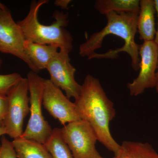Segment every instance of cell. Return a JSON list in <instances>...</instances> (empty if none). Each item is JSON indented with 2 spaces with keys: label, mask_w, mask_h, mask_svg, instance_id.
Wrapping results in <instances>:
<instances>
[{
  "label": "cell",
  "mask_w": 158,
  "mask_h": 158,
  "mask_svg": "<svg viewBox=\"0 0 158 158\" xmlns=\"http://www.w3.org/2000/svg\"><path fill=\"white\" fill-rule=\"evenodd\" d=\"M138 13L116 12L105 15L107 23L100 31L90 35L79 47V55L93 59H116L119 53L126 52L131 59L133 69L140 68V45L135 41Z\"/></svg>",
  "instance_id": "obj_1"
},
{
  "label": "cell",
  "mask_w": 158,
  "mask_h": 158,
  "mask_svg": "<svg viewBox=\"0 0 158 158\" xmlns=\"http://www.w3.org/2000/svg\"><path fill=\"white\" fill-rule=\"evenodd\" d=\"M74 103L81 119L89 123L98 141L116 156L120 144L113 138L110 127V122L116 116V110L99 79L90 74L86 76Z\"/></svg>",
  "instance_id": "obj_2"
},
{
  "label": "cell",
  "mask_w": 158,
  "mask_h": 158,
  "mask_svg": "<svg viewBox=\"0 0 158 158\" xmlns=\"http://www.w3.org/2000/svg\"><path fill=\"white\" fill-rule=\"evenodd\" d=\"M48 2V0L32 1L28 14L18 24L26 40L39 44L55 46L59 51L69 53L73 48V38L65 29L69 22L68 14L55 11L53 17L56 20L50 25L43 24L38 19L40 9Z\"/></svg>",
  "instance_id": "obj_3"
},
{
  "label": "cell",
  "mask_w": 158,
  "mask_h": 158,
  "mask_svg": "<svg viewBox=\"0 0 158 158\" xmlns=\"http://www.w3.org/2000/svg\"><path fill=\"white\" fill-rule=\"evenodd\" d=\"M30 93L28 123L21 137L44 144L51 135L52 129L42 114V105L45 79L31 71L27 76Z\"/></svg>",
  "instance_id": "obj_4"
},
{
  "label": "cell",
  "mask_w": 158,
  "mask_h": 158,
  "mask_svg": "<svg viewBox=\"0 0 158 158\" xmlns=\"http://www.w3.org/2000/svg\"><path fill=\"white\" fill-rule=\"evenodd\" d=\"M29 85L27 78L18 82L7 94L8 107L4 127L13 139L22 135L24 121L30 112Z\"/></svg>",
  "instance_id": "obj_5"
},
{
  "label": "cell",
  "mask_w": 158,
  "mask_h": 158,
  "mask_svg": "<svg viewBox=\"0 0 158 158\" xmlns=\"http://www.w3.org/2000/svg\"><path fill=\"white\" fill-rule=\"evenodd\" d=\"M62 138L73 158H105L96 148L97 136L87 122H73L61 128Z\"/></svg>",
  "instance_id": "obj_6"
},
{
  "label": "cell",
  "mask_w": 158,
  "mask_h": 158,
  "mask_svg": "<svg viewBox=\"0 0 158 158\" xmlns=\"http://www.w3.org/2000/svg\"><path fill=\"white\" fill-rule=\"evenodd\" d=\"M25 40L23 31L13 19L10 10L0 2V52L17 57L26 63L31 71L37 73L25 52Z\"/></svg>",
  "instance_id": "obj_7"
},
{
  "label": "cell",
  "mask_w": 158,
  "mask_h": 158,
  "mask_svg": "<svg viewBox=\"0 0 158 158\" xmlns=\"http://www.w3.org/2000/svg\"><path fill=\"white\" fill-rule=\"evenodd\" d=\"M140 72L138 77L127 84L130 95L137 96L146 89L156 87L158 63V48L154 41H144L140 45Z\"/></svg>",
  "instance_id": "obj_8"
},
{
  "label": "cell",
  "mask_w": 158,
  "mask_h": 158,
  "mask_svg": "<svg viewBox=\"0 0 158 158\" xmlns=\"http://www.w3.org/2000/svg\"><path fill=\"white\" fill-rule=\"evenodd\" d=\"M47 70L50 75V80L55 86L64 90L68 98H78L81 85H79L75 78L76 69L71 64L69 53L58 51L50 61Z\"/></svg>",
  "instance_id": "obj_9"
},
{
  "label": "cell",
  "mask_w": 158,
  "mask_h": 158,
  "mask_svg": "<svg viewBox=\"0 0 158 158\" xmlns=\"http://www.w3.org/2000/svg\"><path fill=\"white\" fill-rule=\"evenodd\" d=\"M42 104L51 116L63 126L81 119L74 103L71 102L50 79L44 80Z\"/></svg>",
  "instance_id": "obj_10"
},
{
  "label": "cell",
  "mask_w": 158,
  "mask_h": 158,
  "mask_svg": "<svg viewBox=\"0 0 158 158\" xmlns=\"http://www.w3.org/2000/svg\"><path fill=\"white\" fill-rule=\"evenodd\" d=\"M139 7L137 19V30L139 34V39L144 41H153L156 32L154 0H141Z\"/></svg>",
  "instance_id": "obj_11"
},
{
  "label": "cell",
  "mask_w": 158,
  "mask_h": 158,
  "mask_svg": "<svg viewBox=\"0 0 158 158\" xmlns=\"http://www.w3.org/2000/svg\"><path fill=\"white\" fill-rule=\"evenodd\" d=\"M24 48L37 73L40 71L46 69L50 61L58 52V48L55 46L41 44L26 40Z\"/></svg>",
  "instance_id": "obj_12"
},
{
  "label": "cell",
  "mask_w": 158,
  "mask_h": 158,
  "mask_svg": "<svg viewBox=\"0 0 158 158\" xmlns=\"http://www.w3.org/2000/svg\"><path fill=\"white\" fill-rule=\"evenodd\" d=\"M17 158H52L44 144L20 137L12 141Z\"/></svg>",
  "instance_id": "obj_13"
},
{
  "label": "cell",
  "mask_w": 158,
  "mask_h": 158,
  "mask_svg": "<svg viewBox=\"0 0 158 158\" xmlns=\"http://www.w3.org/2000/svg\"><path fill=\"white\" fill-rule=\"evenodd\" d=\"M117 158H158V153L149 143L125 141L120 144Z\"/></svg>",
  "instance_id": "obj_14"
},
{
  "label": "cell",
  "mask_w": 158,
  "mask_h": 158,
  "mask_svg": "<svg viewBox=\"0 0 158 158\" xmlns=\"http://www.w3.org/2000/svg\"><path fill=\"white\" fill-rule=\"evenodd\" d=\"M139 0H97L94 9L100 14L106 15L109 12H129L139 13Z\"/></svg>",
  "instance_id": "obj_15"
},
{
  "label": "cell",
  "mask_w": 158,
  "mask_h": 158,
  "mask_svg": "<svg viewBox=\"0 0 158 158\" xmlns=\"http://www.w3.org/2000/svg\"><path fill=\"white\" fill-rule=\"evenodd\" d=\"M52 158H73L71 152L62 138L61 128H55L44 144Z\"/></svg>",
  "instance_id": "obj_16"
},
{
  "label": "cell",
  "mask_w": 158,
  "mask_h": 158,
  "mask_svg": "<svg viewBox=\"0 0 158 158\" xmlns=\"http://www.w3.org/2000/svg\"><path fill=\"white\" fill-rule=\"evenodd\" d=\"M23 78L17 73L0 75V94L7 95L10 90Z\"/></svg>",
  "instance_id": "obj_17"
},
{
  "label": "cell",
  "mask_w": 158,
  "mask_h": 158,
  "mask_svg": "<svg viewBox=\"0 0 158 158\" xmlns=\"http://www.w3.org/2000/svg\"><path fill=\"white\" fill-rule=\"evenodd\" d=\"M0 158H17L12 142L4 136L1 141Z\"/></svg>",
  "instance_id": "obj_18"
},
{
  "label": "cell",
  "mask_w": 158,
  "mask_h": 158,
  "mask_svg": "<svg viewBox=\"0 0 158 158\" xmlns=\"http://www.w3.org/2000/svg\"><path fill=\"white\" fill-rule=\"evenodd\" d=\"M8 107L7 95L0 94V127H4Z\"/></svg>",
  "instance_id": "obj_19"
},
{
  "label": "cell",
  "mask_w": 158,
  "mask_h": 158,
  "mask_svg": "<svg viewBox=\"0 0 158 158\" xmlns=\"http://www.w3.org/2000/svg\"><path fill=\"white\" fill-rule=\"evenodd\" d=\"M71 2V0H56L54 2L55 6L60 7L62 9H68L69 5Z\"/></svg>",
  "instance_id": "obj_20"
},
{
  "label": "cell",
  "mask_w": 158,
  "mask_h": 158,
  "mask_svg": "<svg viewBox=\"0 0 158 158\" xmlns=\"http://www.w3.org/2000/svg\"><path fill=\"white\" fill-rule=\"evenodd\" d=\"M155 5V8L156 10V12L157 14L158 19V0H154ZM154 42H155L158 48V22L157 29L156 32Z\"/></svg>",
  "instance_id": "obj_21"
},
{
  "label": "cell",
  "mask_w": 158,
  "mask_h": 158,
  "mask_svg": "<svg viewBox=\"0 0 158 158\" xmlns=\"http://www.w3.org/2000/svg\"><path fill=\"white\" fill-rule=\"evenodd\" d=\"M5 135H7V132L6 128L4 127H0V136H3Z\"/></svg>",
  "instance_id": "obj_22"
},
{
  "label": "cell",
  "mask_w": 158,
  "mask_h": 158,
  "mask_svg": "<svg viewBox=\"0 0 158 158\" xmlns=\"http://www.w3.org/2000/svg\"><path fill=\"white\" fill-rule=\"evenodd\" d=\"M156 90L157 92L158 93V63L157 66V69L156 72Z\"/></svg>",
  "instance_id": "obj_23"
},
{
  "label": "cell",
  "mask_w": 158,
  "mask_h": 158,
  "mask_svg": "<svg viewBox=\"0 0 158 158\" xmlns=\"http://www.w3.org/2000/svg\"><path fill=\"white\" fill-rule=\"evenodd\" d=\"M3 63V61L2 60V59H1V57H0V68L2 67V65Z\"/></svg>",
  "instance_id": "obj_24"
},
{
  "label": "cell",
  "mask_w": 158,
  "mask_h": 158,
  "mask_svg": "<svg viewBox=\"0 0 158 158\" xmlns=\"http://www.w3.org/2000/svg\"><path fill=\"white\" fill-rule=\"evenodd\" d=\"M112 158H117V157L116 156H115L114 157Z\"/></svg>",
  "instance_id": "obj_25"
}]
</instances>
